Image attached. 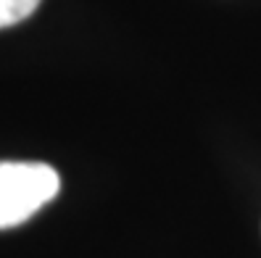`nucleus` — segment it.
Here are the masks:
<instances>
[{"label": "nucleus", "mask_w": 261, "mask_h": 258, "mask_svg": "<svg viewBox=\"0 0 261 258\" xmlns=\"http://www.w3.org/2000/svg\"><path fill=\"white\" fill-rule=\"evenodd\" d=\"M42 0H0V29L29 19Z\"/></svg>", "instance_id": "nucleus-2"}, {"label": "nucleus", "mask_w": 261, "mask_h": 258, "mask_svg": "<svg viewBox=\"0 0 261 258\" xmlns=\"http://www.w3.org/2000/svg\"><path fill=\"white\" fill-rule=\"evenodd\" d=\"M61 190L53 166L35 161H0V230L24 224Z\"/></svg>", "instance_id": "nucleus-1"}]
</instances>
